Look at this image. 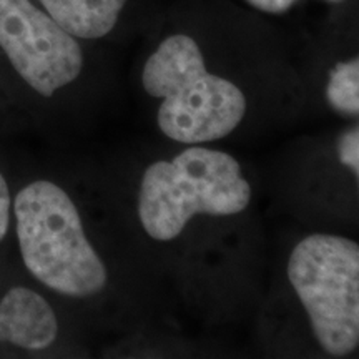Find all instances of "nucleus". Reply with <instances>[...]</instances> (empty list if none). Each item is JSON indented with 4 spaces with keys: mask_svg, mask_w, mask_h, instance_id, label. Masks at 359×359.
<instances>
[{
    "mask_svg": "<svg viewBox=\"0 0 359 359\" xmlns=\"http://www.w3.org/2000/svg\"><path fill=\"white\" fill-rule=\"evenodd\" d=\"M142 82L148 95L163 100L158 125L172 140H218L230 135L245 116L243 92L206 70L198 43L188 35H172L160 43L147 60Z\"/></svg>",
    "mask_w": 359,
    "mask_h": 359,
    "instance_id": "nucleus-1",
    "label": "nucleus"
},
{
    "mask_svg": "<svg viewBox=\"0 0 359 359\" xmlns=\"http://www.w3.org/2000/svg\"><path fill=\"white\" fill-rule=\"evenodd\" d=\"M20 253L30 275L57 293L87 298L105 288L107 268L83 231L70 196L37 180L13 201Z\"/></svg>",
    "mask_w": 359,
    "mask_h": 359,
    "instance_id": "nucleus-2",
    "label": "nucleus"
},
{
    "mask_svg": "<svg viewBox=\"0 0 359 359\" xmlns=\"http://www.w3.org/2000/svg\"><path fill=\"white\" fill-rule=\"evenodd\" d=\"M251 188L240 163L224 151L193 147L147 168L138 217L154 240L177 238L195 215L230 217L246 210Z\"/></svg>",
    "mask_w": 359,
    "mask_h": 359,
    "instance_id": "nucleus-3",
    "label": "nucleus"
},
{
    "mask_svg": "<svg viewBox=\"0 0 359 359\" xmlns=\"http://www.w3.org/2000/svg\"><path fill=\"white\" fill-rule=\"evenodd\" d=\"M288 278L313 333L331 356L359 343V248L346 238L311 235L291 253Z\"/></svg>",
    "mask_w": 359,
    "mask_h": 359,
    "instance_id": "nucleus-4",
    "label": "nucleus"
},
{
    "mask_svg": "<svg viewBox=\"0 0 359 359\" xmlns=\"http://www.w3.org/2000/svg\"><path fill=\"white\" fill-rule=\"evenodd\" d=\"M0 47L17 74L42 97L74 82L83 67L74 35L30 0H0Z\"/></svg>",
    "mask_w": 359,
    "mask_h": 359,
    "instance_id": "nucleus-5",
    "label": "nucleus"
},
{
    "mask_svg": "<svg viewBox=\"0 0 359 359\" xmlns=\"http://www.w3.org/2000/svg\"><path fill=\"white\" fill-rule=\"evenodd\" d=\"M57 334V316L42 296L22 286L7 291L0 302V341L37 351L50 346Z\"/></svg>",
    "mask_w": 359,
    "mask_h": 359,
    "instance_id": "nucleus-6",
    "label": "nucleus"
},
{
    "mask_svg": "<svg viewBox=\"0 0 359 359\" xmlns=\"http://www.w3.org/2000/svg\"><path fill=\"white\" fill-rule=\"evenodd\" d=\"M65 32L79 39H100L114 30L127 0H39Z\"/></svg>",
    "mask_w": 359,
    "mask_h": 359,
    "instance_id": "nucleus-7",
    "label": "nucleus"
},
{
    "mask_svg": "<svg viewBox=\"0 0 359 359\" xmlns=\"http://www.w3.org/2000/svg\"><path fill=\"white\" fill-rule=\"evenodd\" d=\"M326 97L331 107L339 114L356 116L359 111V60L343 62L331 72L326 87Z\"/></svg>",
    "mask_w": 359,
    "mask_h": 359,
    "instance_id": "nucleus-8",
    "label": "nucleus"
},
{
    "mask_svg": "<svg viewBox=\"0 0 359 359\" xmlns=\"http://www.w3.org/2000/svg\"><path fill=\"white\" fill-rule=\"evenodd\" d=\"M338 155L341 163L353 170L354 175H359V130H349L339 138Z\"/></svg>",
    "mask_w": 359,
    "mask_h": 359,
    "instance_id": "nucleus-9",
    "label": "nucleus"
},
{
    "mask_svg": "<svg viewBox=\"0 0 359 359\" xmlns=\"http://www.w3.org/2000/svg\"><path fill=\"white\" fill-rule=\"evenodd\" d=\"M11 191H8L6 178L0 173V241H2L7 235L8 223H11Z\"/></svg>",
    "mask_w": 359,
    "mask_h": 359,
    "instance_id": "nucleus-10",
    "label": "nucleus"
},
{
    "mask_svg": "<svg viewBox=\"0 0 359 359\" xmlns=\"http://www.w3.org/2000/svg\"><path fill=\"white\" fill-rule=\"evenodd\" d=\"M246 2L255 8H258V11L268 13H281L288 11L296 0H246ZM330 2H343V0H330Z\"/></svg>",
    "mask_w": 359,
    "mask_h": 359,
    "instance_id": "nucleus-11",
    "label": "nucleus"
}]
</instances>
